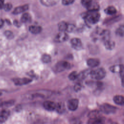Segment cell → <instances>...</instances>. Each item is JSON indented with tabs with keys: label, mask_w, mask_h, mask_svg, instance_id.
I'll use <instances>...</instances> for the list:
<instances>
[{
	"label": "cell",
	"mask_w": 124,
	"mask_h": 124,
	"mask_svg": "<svg viewBox=\"0 0 124 124\" xmlns=\"http://www.w3.org/2000/svg\"><path fill=\"white\" fill-rule=\"evenodd\" d=\"M83 17L90 24H95L100 18V14L97 12H89L85 13L83 15Z\"/></svg>",
	"instance_id": "6da1fadb"
},
{
	"label": "cell",
	"mask_w": 124,
	"mask_h": 124,
	"mask_svg": "<svg viewBox=\"0 0 124 124\" xmlns=\"http://www.w3.org/2000/svg\"><path fill=\"white\" fill-rule=\"evenodd\" d=\"M82 5L86 8L89 12H97L99 6L96 1L91 0H83L81 1Z\"/></svg>",
	"instance_id": "7a4b0ae2"
},
{
	"label": "cell",
	"mask_w": 124,
	"mask_h": 124,
	"mask_svg": "<svg viewBox=\"0 0 124 124\" xmlns=\"http://www.w3.org/2000/svg\"><path fill=\"white\" fill-rule=\"evenodd\" d=\"M106 71L103 68H99L91 71L90 73V76L93 79L100 80L103 79L106 76Z\"/></svg>",
	"instance_id": "3957f363"
},
{
	"label": "cell",
	"mask_w": 124,
	"mask_h": 124,
	"mask_svg": "<svg viewBox=\"0 0 124 124\" xmlns=\"http://www.w3.org/2000/svg\"><path fill=\"white\" fill-rule=\"evenodd\" d=\"M100 108L101 111L107 114L114 113L116 111V107L107 103H105L101 105Z\"/></svg>",
	"instance_id": "277c9868"
},
{
	"label": "cell",
	"mask_w": 124,
	"mask_h": 124,
	"mask_svg": "<svg viewBox=\"0 0 124 124\" xmlns=\"http://www.w3.org/2000/svg\"><path fill=\"white\" fill-rule=\"evenodd\" d=\"M70 67V64L66 61H61L57 62L55 66V70L58 72H60L68 69Z\"/></svg>",
	"instance_id": "5b68a950"
},
{
	"label": "cell",
	"mask_w": 124,
	"mask_h": 124,
	"mask_svg": "<svg viewBox=\"0 0 124 124\" xmlns=\"http://www.w3.org/2000/svg\"><path fill=\"white\" fill-rule=\"evenodd\" d=\"M68 38V35L65 32H60L54 38V41L57 43H62L66 41Z\"/></svg>",
	"instance_id": "8992f818"
},
{
	"label": "cell",
	"mask_w": 124,
	"mask_h": 124,
	"mask_svg": "<svg viewBox=\"0 0 124 124\" xmlns=\"http://www.w3.org/2000/svg\"><path fill=\"white\" fill-rule=\"evenodd\" d=\"M78 106V100L77 99L73 98L69 100L67 104L68 108L71 110L74 111L76 110Z\"/></svg>",
	"instance_id": "52a82bcc"
},
{
	"label": "cell",
	"mask_w": 124,
	"mask_h": 124,
	"mask_svg": "<svg viewBox=\"0 0 124 124\" xmlns=\"http://www.w3.org/2000/svg\"><path fill=\"white\" fill-rule=\"evenodd\" d=\"M71 44L72 47L76 50H79L82 48V44L81 40L78 38H72L71 40Z\"/></svg>",
	"instance_id": "ba28073f"
},
{
	"label": "cell",
	"mask_w": 124,
	"mask_h": 124,
	"mask_svg": "<svg viewBox=\"0 0 124 124\" xmlns=\"http://www.w3.org/2000/svg\"><path fill=\"white\" fill-rule=\"evenodd\" d=\"M111 72L115 73H119L122 76V78L123 77L124 74V66L123 65H115L111 66L110 68Z\"/></svg>",
	"instance_id": "9c48e42d"
},
{
	"label": "cell",
	"mask_w": 124,
	"mask_h": 124,
	"mask_svg": "<svg viewBox=\"0 0 124 124\" xmlns=\"http://www.w3.org/2000/svg\"><path fill=\"white\" fill-rule=\"evenodd\" d=\"M31 81V79L28 78H16L13 79V82L16 85H23L28 84Z\"/></svg>",
	"instance_id": "30bf717a"
},
{
	"label": "cell",
	"mask_w": 124,
	"mask_h": 124,
	"mask_svg": "<svg viewBox=\"0 0 124 124\" xmlns=\"http://www.w3.org/2000/svg\"><path fill=\"white\" fill-rule=\"evenodd\" d=\"M56 104L53 101H46L43 103L44 108L47 110L53 111L55 110Z\"/></svg>",
	"instance_id": "8fae6325"
},
{
	"label": "cell",
	"mask_w": 124,
	"mask_h": 124,
	"mask_svg": "<svg viewBox=\"0 0 124 124\" xmlns=\"http://www.w3.org/2000/svg\"><path fill=\"white\" fill-rule=\"evenodd\" d=\"M10 115V111L8 109H3L0 112V122L3 123L7 120Z\"/></svg>",
	"instance_id": "7c38bea8"
},
{
	"label": "cell",
	"mask_w": 124,
	"mask_h": 124,
	"mask_svg": "<svg viewBox=\"0 0 124 124\" xmlns=\"http://www.w3.org/2000/svg\"><path fill=\"white\" fill-rule=\"evenodd\" d=\"M104 118L101 116H100L94 119H90L88 121L87 124H104Z\"/></svg>",
	"instance_id": "4fadbf2b"
},
{
	"label": "cell",
	"mask_w": 124,
	"mask_h": 124,
	"mask_svg": "<svg viewBox=\"0 0 124 124\" xmlns=\"http://www.w3.org/2000/svg\"><path fill=\"white\" fill-rule=\"evenodd\" d=\"M99 60L95 58H91L87 60V65L91 67H95L100 64Z\"/></svg>",
	"instance_id": "5bb4252c"
},
{
	"label": "cell",
	"mask_w": 124,
	"mask_h": 124,
	"mask_svg": "<svg viewBox=\"0 0 124 124\" xmlns=\"http://www.w3.org/2000/svg\"><path fill=\"white\" fill-rule=\"evenodd\" d=\"M28 8H29V6L28 4H25L24 5L18 6L14 9L13 13L15 15L20 14V13L27 10L28 9Z\"/></svg>",
	"instance_id": "9a60e30c"
},
{
	"label": "cell",
	"mask_w": 124,
	"mask_h": 124,
	"mask_svg": "<svg viewBox=\"0 0 124 124\" xmlns=\"http://www.w3.org/2000/svg\"><path fill=\"white\" fill-rule=\"evenodd\" d=\"M42 30V29L41 26L32 25L30 26L29 31H30L33 34H38L40 33Z\"/></svg>",
	"instance_id": "2e32d148"
},
{
	"label": "cell",
	"mask_w": 124,
	"mask_h": 124,
	"mask_svg": "<svg viewBox=\"0 0 124 124\" xmlns=\"http://www.w3.org/2000/svg\"><path fill=\"white\" fill-rule=\"evenodd\" d=\"M113 101L118 105H123L124 103V97L122 95H115L113 97Z\"/></svg>",
	"instance_id": "e0dca14e"
},
{
	"label": "cell",
	"mask_w": 124,
	"mask_h": 124,
	"mask_svg": "<svg viewBox=\"0 0 124 124\" xmlns=\"http://www.w3.org/2000/svg\"><path fill=\"white\" fill-rule=\"evenodd\" d=\"M104 46L107 49L111 50L113 49L115 46V43L114 42L108 39L104 41Z\"/></svg>",
	"instance_id": "ac0fdd59"
},
{
	"label": "cell",
	"mask_w": 124,
	"mask_h": 124,
	"mask_svg": "<svg viewBox=\"0 0 124 124\" xmlns=\"http://www.w3.org/2000/svg\"><path fill=\"white\" fill-rule=\"evenodd\" d=\"M104 12L108 15H113L116 13L117 10L114 6H109L106 9H105V10H104Z\"/></svg>",
	"instance_id": "d6986e66"
},
{
	"label": "cell",
	"mask_w": 124,
	"mask_h": 124,
	"mask_svg": "<svg viewBox=\"0 0 124 124\" xmlns=\"http://www.w3.org/2000/svg\"><path fill=\"white\" fill-rule=\"evenodd\" d=\"M55 110L59 113H62L65 110V106L62 102H59L56 104Z\"/></svg>",
	"instance_id": "ffe728a7"
},
{
	"label": "cell",
	"mask_w": 124,
	"mask_h": 124,
	"mask_svg": "<svg viewBox=\"0 0 124 124\" xmlns=\"http://www.w3.org/2000/svg\"><path fill=\"white\" fill-rule=\"evenodd\" d=\"M42 4L46 6H51L56 4L57 1L53 0H42L40 1Z\"/></svg>",
	"instance_id": "44dd1931"
},
{
	"label": "cell",
	"mask_w": 124,
	"mask_h": 124,
	"mask_svg": "<svg viewBox=\"0 0 124 124\" xmlns=\"http://www.w3.org/2000/svg\"><path fill=\"white\" fill-rule=\"evenodd\" d=\"M31 17L30 15L28 13H24L21 17V21L23 23H27L30 21Z\"/></svg>",
	"instance_id": "7402d4cb"
},
{
	"label": "cell",
	"mask_w": 124,
	"mask_h": 124,
	"mask_svg": "<svg viewBox=\"0 0 124 124\" xmlns=\"http://www.w3.org/2000/svg\"><path fill=\"white\" fill-rule=\"evenodd\" d=\"M67 24L64 21H62L58 24V29L60 32H64L66 31Z\"/></svg>",
	"instance_id": "603a6c76"
},
{
	"label": "cell",
	"mask_w": 124,
	"mask_h": 124,
	"mask_svg": "<svg viewBox=\"0 0 124 124\" xmlns=\"http://www.w3.org/2000/svg\"><path fill=\"white\" fill-rule=\"evenodd\" d=\"M89 116L90 119H94L98 118L100 116V112L98 110H93L90 112L89 114Z\"/></svg>",
	"instance_id": "cb8c5ba5"
},
{
	"label": "cell",
	"mask_w": 124,
	"mask_h": 124,
	"mask_svg": "<svg viewBox=\"0 0 124 124\" xmlns=\"http://www.w3.org/2000/svg\"><path fill=\"white\" fill-rule=\"evenodd\" d=\"M51 58L49 55L47 54H44L41 57V60L44 63H48L51 61Z\"/></svg>",
	"instance_id": "d4e9b609"
},
{
	"label": "cell",
	"mask_w": 124,
	"mask_h": 124,
	"mask_svg": "<svg viewBox=\"0 0 124 124\" xmlns=\"http://www.w3.org/2000/svg\"><path fill=\"white\" fill-rule=\"evenodd\" d=\"M101 36L102 37V39L105 41L108 40L109 38V32L108 31H103L101 34Z\"/></svg>",
	"instance_id": "484cf974"
},
{
	"label": "cell",
	"mask_w": 124,
	"mask_h": 124,
	"mask_svg": "<svg viewBox=\"0 0 124 124\" xmlns=\"http://www.w3.org/2000/svg\"><path fill=\"white\" fill-rule=\"evenodd\" d=\"M78 73L76 71H73L68 76V78L69 79L71 80H74L78 78Z\"/></svg>",
	"instance_id": "4316f807"
},
{
	"label": "cell",
	"mask_w": 124,
	"mask_h": 124,
	"mask_svg": "<svg viewBox=\"0 0 124 124\" xmlns=\"http://www.w3.org/2000/svg\"><path fill=\"white\" fill-rule=\"evenodd\" d=\"M116 34L120 36H123L124 35V26H120L116 31Z\"/></svg>",
	"instance_id": "83f0119b"
},
{
	"label": "cell",
	"mask_w": 124,
	"mask_h": 124,
	"mask_svg": "<svg viewBox=\"0 0 124 124\" xmlns=\"http://www.w3.org/2000/svg\"><path fill=\"white\" fill-rule=\"evenodd\" d=\"M5 36L9 39H12L14 38V34L10 31H6L4 32Z\"/></svg>",
	"instance_id": "f1b7e54d"
},
{
	"label": "cell",
	"mask_w": 124,
	"mask_h": 124,
	"mask_svg": "<svg viewBox=\"0 0 124 124\" xmlns=\"http://www.w3.org/2000/svg\"><path fill=\"white\" fill-rule=\"evenodd\" d=\"M12 8V5L10 3H7L4 5L3 9L6 11H10Z\"/></svg>",
	"instance_id": "f546056e"
},
{
	"label": "cell",
	"mask_w": 124,
	"mask_h": 124,
	"mask_svg": "<svg viewBox=\"0 0 124 124\" xmlns=\"http://www.w3.org/2000/svg\"><path fill=\"white\" fill-rule=\"evenodd\" d=\"M75 26L73 24H68L66 31L68 32H72L74 31L75 29Z\"/></svg>",
	"instance_id": "4dcf8cb0"
},
{
	"label": "cell",
	"mask_w": 124,
	"mask_h": 124,
	"mask_svg": "<svg viewBox=\"0 0 124 124\" xmlns=\"http://www.w3.org/2000/svg\"><path fill=\"white\" fill-rule=\"evenodd\" d=\"M74 2V0H63L62 2L63 5H68L73 3Z\"/></svg>",
	"instance_id": "1f68e13d"
},
{
	"label": "cell",
	"mask_w": 124,
	"mask_h": 124,
	"mask_svg": "<svg viewBox=\"0 0 124 124\" xmlns=\"http://www.w3.org/2000/svg\"><path fill=\"white\" fill-rule=\"evenodd\" d=\"M81 88H82V86L80 84L77 83L75 84V85L74 86V90L76 92H78L81 89Z\"/></svg>",
	"instance_id": "d6a6232c"
},
{
	"label": "cell",
	"mask_w": 124,
	"mask_h": 124,
	"mask_svg": "<svg viewBox=\"0 0 124 124\" xmlns=\"http://www.w3.org/2000/svg\"><path fill=\"white\" fill-rule=\"evenodd\" d=\"M4 1L2 0H0V9L3 8L4 6Z\"/></svg>",
	"instance_id": "836d02e7"
},
{
	"label": "cell",
	"mask_w": 124,
	"mask_h": 124,
	"mask_svg": "<svg viewBox=\"0 0 124 124\" xmlns=\"http://www.w3.org/2000/svg\"><path fill=\"white\" fill-rule=\"evenodd\" d=\"M14 24L16 26H17V27H19L20 25H19V22L17 21V20H15L14 22Z\"/></svg>",
	"instance_id": "e575fe53"
},
{
	"label": "cell",
	"mask_w": 124,
	"mask_h": 124,
	"mask_svg": "<svg viewBox=\"0 0 124 124\" xmlns=\"http://www.w3.org/2000/svg\"><path fill=\"white\" fill-rule=\"evenodd\" d=\"M3 23H4L3 20L2 19H0V28L3 26Z\"/></svg>",
	"instance_id": "d590c367"
},
{
	"label": "cell",
	"mask_w": 124,
	"mask_h": 124,
	"mask_svg": "<svg viewBox=\"0 0 124 124\" xmlns=\"http://www.w3.org/2000/svg\"><path fill=\"white\" fill-rule=\"evenodd\" d=\"M111 124H118L117 123H115V122H114V123H112Z\"/></svg>",
	"instance_id": "8d00e7d4"
},
{
	"label": "cell",
	"mask_w": 124,
	"mask_h": 124,
	"mask_svg": "<svg viewBox=\"0 0 124 124\" xmlns=\"http://www.w3.org/2000/svg\"><path fill=\"white\" fill-rule=\"evenodd\" d=\"M1 93H0V95H1Z\"/></svg>",
	"instance_id": "74e56055"
}]
</instances>
